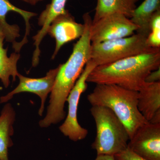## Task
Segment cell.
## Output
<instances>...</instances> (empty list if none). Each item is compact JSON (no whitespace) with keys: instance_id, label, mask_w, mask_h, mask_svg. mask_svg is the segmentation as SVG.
<instances>
[{"instance_id":"cell-7","label":"cell","mask_w":160,"mask_h":160,"mask_svg":"<svg viewBox=\"0 0 160 160\" xmlns=\"http://www.w3.org/2000/svg\"><path fill=\"white\" fill-rule=\"evenodd\" d=\"M138 29L126 16L113 13L92 23L90 29V41L91 43H98L127 37L134 34Z\"/></svg>"},{"instance_id":"cell-3","label":"cell","mask_w":160,"mask_h":160,"mask_svg":"<svg viewBox=\"0 0 160 160\" xmlns=\"http://www.w3.org/2000/svg\"><path fill=\"white\" fill-rule=\"evenodd\" d=\"M138 92L112 84H97L87 99L92 106L111 109L126 127L129 140L148 122L138 108Z\"/></svg>"},{"instance_id":"cell-12","label":"cell","mask_w":160,"mask_h":160,"mask_svg":"<svg viewBox=\"0 0 160 160\" xmlns=\"http://www.w3.org/2000/svg\"><path fill=\"white\" fill-rule=\"evenodd\" d=\"M138 108L145 119L160 123V82H145L138 91Z\"/></svg>"},{"instance_id":"cell-24","label":"cell","mask_w":160,"mask_h":160,"mask_svg":"<svg viewBox=\"0 0 160 160\" xmlns=\"http://www.w3.org/2000/svg\"><path fill=\"white\" fill-rule=\"evenodd\" d=\"M21 1H23V2H25L28 3V0H21Z\"/></svg>"},{"instance_id":"cell-15","label":"cell","mask_w":160,"mask_h":160,"mask_svg":"<svg viewBox=\"0 0 160 160\" xmlns=\"http://www.w3.org/2000/svg\"><path fill=\"white\" fill-rule=\"evenodd\" d=\"M15 112L10 104L5 105L0 115V160H9L8 149L13 145L11 136L14 132Z\"/></svg>"},{"instance_id":"cell-17","label":"cell","mask_w":160,"mask_h":160,"mask_svg":"<svg viewBox=\"0 0 160 160\" xmlns=\"http://www.w3.org/2000/svg\"><path fill=\"white\" fill-rule=\"evenodd\" d=\"M4 36H0V80L6 88L10 84V78L13 82L16 80L19 73L18 72L17 63L20 58L18 52L11 53L9 56L7 54V49L4 48Z\"/></svg>"},{"instance_id":"cell-10","label":"cell","mask_w":160,"mask_h":160,"mask_svg":"<svg viewBox=\"0 0 160 160\" xmlns=\"http://www.w3.org/2000/svg\"><path fill=\"white\" fill-rule=\"evenodd\" d=\"M84 30V24L76 22L74 18L69 12L58 17L53 21L49 26L47 33L56 41L52 59L64 45L73 40L79 39L82 35Z\"/></svg>"},{"instance_id":"cell-8","label":"cell","mask_w":160,"mask_h":160,"mask_svg":"<svg viewBox=\"0 0 160 160\" xmlns=\"http://www.w3.org/2000/svg\"><path fill=\"white\" fill-rule=\"evenodd\" d=\"M128 147L147 160H160V124L146 123L129 140Z\"/></svg>"},{"instance_id":"cell-5","label":"cell","mask_w":160,"mask_h":160,"mask_svg":"<svg viewBox=\"0 0 160 160\" xmlns=\"http://www.w3.org/2000/svg\"><path fill=\"white\" fill-rule=\"evenodd\" d=\"M146 38L137 33L127 37L91 43L90 59L97 66H102L157 49L149 47Z\"/></svg>"},{"instance_id":"cell-22","label":"cell","mask_w":160,"mask_h":160,"mask_svg":"<svg viewBox=\"0 0 160 160\" xmlns=\"http://www.w3.org/2000/svg\"><path fill=\"white\" fill-rule=\"evenodd\" d=\"M43 0H28V3L31 4L32 6H34L39 2L42 1Z\"/></svg>"},{"instance_id":"cell-6","label":"cell","mask_w":160,"mask_h":160,"mask_svg":"<svg viewBox=\"0 0 160 160\" xmlns=\"http://www.w3.org/2000/svg\"><path fill=\"white\" fill-rule=\"evenodd\" d=\"M96 66L92 60L88 61L66 100L68 103V114L59 129L64 136L74 142L84 139L88 134V130L82 127L78 122V106L81 95L88 87L87 78Z\"/></svg>"},{"instance_id":"cell-13","label":"cell","mask_w":160,"mask_h":160,"mask_svg":"<svg viewBox=\"0 0 160 160\" xmlns=\"http://www.w3.org/2000/svg\"><path fill=\"white\" fill-rule=\"evenodd\" d=\"M67 1V0H51L50 4L46 6V9L40 14L38 24L42 27V29L33 37L34 45L36 47L32 56V65L33 67H36L38 64L41 53L40 44L47 34L50 24L58 17L69 12L66 9Z\"/></svg>"},{"instance_id":"cell-19","label":"cell","mask_w":160,"mask_h":160,"mask_svg":"<svg viewBox=\"0 0 160 160\" xmlns=\"http://www.w3.org/2000/svg\"><path fill=\"white\" fill-rule=\"evenodd\" d=\"M114 157L115 160H147L137 154L128 147L115 154Z\"/></svg>"},{"instance_id":"cell-23","label":"cell","mask_w":160,"mask_h":160,"mask_svg":"<svg viewBox=\"0 0 160 160\" xmlns=\"http://www.w3.org/2000/svg\"><path fill=\"white\" fill-rule=\"evenodd\" d=\"M0 36H4V31H3V29L2 26V23L0 21Z\"/></svg>"},{"instance_id":"cell-9","label":"cell","mask_w":160,"mask_h":160,"mask_svg":"<svg viewBox=\"0 0 160 160\" xmlns=\"http://www.w3.org/2000/svg\"><path fill=\"white\" fill-rule=\"evenodd\" d=\"M59 69V66L55 69H51L46 76L34 78L24 76L21 74L18 77L19 83L16 88L5 96L0 98V102H6L13 97V95L23 92H31L37 95L41 99V105L38 113L42 115L45 102L49 93L51 92L54 86L56 78Z\"/></svg>"},{"instance_id":"cell-21","label":"cell","mask_w":160,"mask_h":160,"mask_svg":"<svg viewBox=\"0 0 160 160\" xmlns=\"http://www.w3.org/2000/svg\"><path fill=\"white\" fill-rule=\"evenodd\" d=\"M95 160H115L114 156L109 155H97Z\"/></svg>"},{"instance_id":"cell-14","label":"cell","mask_w":160,"mask_h":160,"mask_svg":"<svg viewBox=\"0 0 160 160\" xmlns=\"http://www.w3.org/2000/svg\"><path fill=\"white\" fill-rule=\"evenodd\" d=\"M140 0H97L92 23L106 16L120 13L130 18Z\"/></svg>"},{"instance_id":"cell-18","label":"cell","mask_w":160,"mask_h":160,"mask_svg":"<svg viewBox=\"0 0 160 160\" xmlns=\"http://www.w3.org/2000/svg\"><path fill=\"white\" fill-rule=\"evenodd\" d=\"M149 28L150 32L146 38L147 44L151 48H160V10L152 17Z\"/></svg>"},{"instance_id":"cell-2","label":"cell","mask_w":160,"mask_h":160,"mask_svg":"<svg viewBox=\"0 0 160 160\" xmlns=\"http://www.w3.org/2000/svg\"><path fill=\"white\" fill-rule=\"evenodd\" d=\"M160 67V48L153 51L97 66L89 73L87 82L112 84L138 91L151 72Z\"/></svg>"},{"instance_id":"cell-4","label":"cell","mask_w":160,"mask_h":160,"mask_svg":"<svg viewBox=\"0 0 160 160\" xmlns=\"http://www.w3.org/2000/svg\"><path fill=\"white\" fill-rule=\"evenodd\" d=\"M90 113L96 126V136L92 148L97 155H113L128 147L129 135L124 124L111 109L92 106Z\"/></svg>"},{"instance_id":"cell-20","label":"cell","mask_w":160,"mask_h":160,"mask_svg":"<svg viewBox=\"0 0 160 160\" xmlns=\"http://www.w3.org/2000/svg\"><path fill=\"white\" fill-rule=\"evenodd\" d=\"M160 82V67L151 72L146 77L145 82L153 83Z\"/></svg>"},{"instance_id":"cell-16","label":"cell","mask_w":160,"mask_h":160,"mask_svg":"<svg viewBox=\"0 0 160 160\" xmlns=\"http://www.w3.org/2000/svg\"><path fill=\"white\" fill-rule=\"evenodd\" d=\"M160 10V0H145L135 9L130 20L138 26L137 32L147 37L150 32L149 23L153 15Z\"/></svg>"},{"instance_id":"cell-11","label":"cell","mask_w":160,"mask_h":160,"mask_svg":"<svg viewBox=\"0 0 160 160\" xmlns=\"http://www.w3.org/2000/svg\"><path fill=\"white\" fill-rule=\"evenodd\" d=\"M9 12H14L22 16L26 23V32L23 39L16 43L15 49L19 52L26 43L28 42L27 37L29 35L30 31V20L31 18L37 15L35 12H31L20 9L12 5L9 0H0V21L2 26L4 36L6 42L13 43L17 42L16 39L19 37L20 28L17 25H9L6 22V15Z\"/></svg>"},{"instance_id":"cell-1","label":"cell","mask_w":160,"mask_h":160,"mask_svg":"<svg viewBox=\"0 0 160 160\" xmlns=\"http://www.w3.org/2000/svg\"><path fill=\"white\" fill-rule=\"evenodd\" d=\"M85 30L82 35L74 45L73 50L66 63L59 66V69L51 92L49 105L46 116L39 122L41 127H47L62 121L66 115L65 103L69 92L86 63L90 59L91 42L90 29L92 19L89 13L83 16Z\"/></svg>"}]
</instances>
